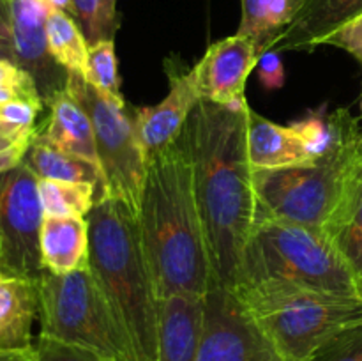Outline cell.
<instances>
[{
    "mask_svg": "<svg viewBox=\"0 0 362 361\" xmlns=\"http://www.w3.org/2000/svg\"><path fill=\"white\" fill-rule=\"evenodd\" d=\"M247 110L246 98L233 105L200 101L184 126L214 282L230 290L239 280L257 216Z\"/></svg>",
    "mask_w": 362,
    "mask_h": 361,
    "instance_id": "6da1fadb",
    "label": "cell"
},
{
    "mask_svg": "<svg viewBox=\"0 0 362 361\" xmlns=\"http://www.w3.org/2000/svg\"><path fill=\"white\" fill-rule=\"evenodd\" d=\"M138 225L159 299L172 294L207 296L216 282L186 131L148 156Z\"/></svg>",
    "mask_w": 362,
    "mask_h": 361,
    "instance_id": "7a4b0ae2",
    "label": "cell"
},
{
    "mask_svg": "<svg viewBox=\"0 0 362 361\" xmlns=\"http://www.w3.org/2000/svg\"><path fill=\"white\" fill-rule=\"evenodd\" d=\"M87 219L88 268L119 326L127 361H158L159 296L138 212L105 195Z\"/></svg>",
    "mask_w": 362,
    "mask_h": 361,
    "instance_id": "3957f363",
    "label": "cell"
},
{
    "mask_svg": "<svg viewBox=\"0 0 362 361\" xmlns=\"http://www.w3.org/2000/svg\"><path fill=\"white\" fill-rule=\"evenodd\" d=\"M286 361H313L331 340L362 324V297L258 280L232 289Z\"/></svg>",
    "mask_w": 362,
    "mask_h": 361,
    "instance_id": "277c9868",
    "label": "cell"
},
{
    "mask_svg": "<svg viewBox=\"0 0 362 361\" xmlns=\"http://www.w3.org/2000/svg\"><path fill=\"white\" fill-rule=\"evenodd\" d=\"M258 280H283L322 292L362 297L349 262L327 230L260 211L255 216L237 285Z\"/></svg>",
    "mask_w": 362,
    "mask_h": 361,
    "instance_id": "5b68a950",
    "label": "cell"
},
{
    "mask_svg": "<svg viewBox=\"0 0 362 361\" xmlns=\"http://www.w3.org/2000/svg\"><path fill=\"white\" fill-rule=\"evenodd\" d=\"M362 173V133L320 159L288 168L255 170L257 211L300 225L327 229Z\"/></svg>",
    "mask_w": 362,
    "mask_h": 361,
    "instance_id": "8992f818",
    "label": "cell"
},
{
    "mask_svg": "<svg viewBox=\"0 0 362 361\" xmlns=\"http://www.w3.org/2000/svg\"><path fill=\"white\" fill-rule=\"evenodd\" d=\"M39 319L41 335L127 361L119 326L88 265L67 275L42 271Z\"/></svg>",
    "mask_w": 362,
    "mask_h": 361,
    "instance_id": "52a82bcc",
    "label": "cell"
},
{
    "mask_svg": "<svg viewBox=\"0 0 362 361\" xmlns=\"http://www.w3.org/2000/svg\"><path fill=\"white\" fill-rule=\"evenodd\" d=\"M66 91L90 117L105 195L119 198L138 212L148 154L141 144L133 112L127 110V103L120 105L95 91L80 74L69 73Z\"/></svg>",
    "mask_w": 362,
    "mask_h": 361,
    "instance_id": "ba28073f",
    "label": "cell"
},
{
    "mask_svg": "<svg viewBox=\"0 0 362 361\" xmlns=\"http://www.w3.org/2000/svg\"><path fill=\"white\" fill-rule=\"evenodd\" d=\"M45 219L39 179L27 165L0 172V271L39 280L41 225Z\"/></svg>",
    "mask_w": 362,
    "mask_h": 361,
    "instance_id": "9c48e42d",
    "label": "cell"
},
{
    "mask_svg": "<svg viewBox=\"0 0 362 361\" xmlns=\"http://www.w3.org/2000/svg\"><path fill=\"white\" fill-rule=\"evenodd\" d=\"M197 361H286L233 290L214 283L205 296V326Z\"/></svg>",
    "mask_w": 362,
    "mask_h": 361,
    "instance_id": "30bf717a",
    "label": "cell"
},
{
    "mask_svg": "<svg viewBox=\"0 0 362 361\" xmlns=\"http://www.w3.org/2000/svg\"><path fill=\"white\" fill-rule=\"evenodd\" d=\"M14 62L23 67L39 88L42 103L64 91L67 73L52 59L46 41V21L52 7L46 0H9Z\"/></svg>",
    "mask_w": 362,
    "mask_h": 361,
    "instance_id": "8fae6325",
    "label": "cell"
},
{
    "mask_svg": "<svg viewBox=\"0 0 362 361\" xmlns=\"http://www.w3.org/2000/svg\"><path fill=\"white\" fill-rule=\"evenodd\" d=\"M258 59L257 45L246 35L233 34L212 42L191 69L202 101L233 105L246 98V81Z\"/></svg>",
    "mask_w": 362,
    "mask_h": 361,
    "instance_id": "7c38bea8",
    "label": "cell"
},
{
    "mask_svg": "<svg viewBox=\"0 0 362 361\" xmlns=\"http://www.w3.org/2000/svg\"><path fill=\"white\" fill-rule=\"evenodd\" d=\"M166 74L170 78V91L163 101L154 106L131 108L141 144L148 156L172 144L182 133L187 119L202 101L193 71L180 69V66L170 60L166 62Z\"/></svg>",
    "mask_w": 362,
    "mask_h": 361,
    "instance_id": "4fadbf2b",
    "label": "cell"
},
{
    "mask_svg": "<svg viewBox=\"0 0 362 361\" xmlns=\"http://www.w3.org/2000/svg\"><path fill=\"white\" fill-rule=\"evenodd\" d=\"M205 326V296L172 294L159 299L158 361H197Z\"/></svg>",
    "mask_w": 362,
    "mask_h": 361,
    "instance_id": "5bb4252c",
    "label": "cell"
},
{
    "mask_svg": "<svg viewBox=\"0 0 362 361\" xmlns=\"http://www.w3.org/2000/svg\"><path fill=\"white\" fill-rule=\"evenodd\" d=\"M362 16V0H306L272 52H311Z\"/></svg>",
    "mask_w": 362,
    "mask_h": 361,
    "instance_id": "9a60e30c",
    "label": "cell"
},
{
    "mask_svg": "<svg viewBox=\"0 0 362 361\" xmlns=\"http://www.w3.org/2000/svg\"><path fill=\"white\" fill-rule=\"evenodd\" d=\"M39 317V280L0 271V349H28Z\"/></svg>",
    "mask_w": 362,
    "mask_h": 361,
    "instance_id": "2e32d148",
    "label": "cell"
},
{
    "mask_svg": "<svg viewBox=\"0 0 362 361\" xmlns=\"http://www.w3.org/2000/svg\"><path fill=\"white\" fill-rule=\"evenodd\" d=\"M49 113L39 134L60 151L99 166L94 130L83 106L64 88L48 103Z\"/></svg>",
    "mask_w": 362,
    "mask_h": 361,
    "instance_id": "e0dca14e",
    "label": "cell"
},
{
    "mask_svg": "<svg viewBox=\"0 0 362 361\" xmlns=\"http://www.w3.org/2000/svg\"><path fill=\"white\" fill-rule=\"evenodd\" d=\"M247 154L253 170L288 168L311 161L299 133L247 110Z\"/></svg>",
    "mask_w": 362,
    "mask_h": 361,
    "instance_id": "ac0fdd59",
    "label": "cell"
},
{
    "mask_svg": "<svg viewBox=\"0 0 362 361\" xmlns=\"http://www.w3.org/2000/svg\"><path fill=\"white\" fill-rule=\"evenodd\" d=\"M39 246L45 271L53 275H67L76 269L87 268V216H45Z\"/></svg>",
    "mask_w": 362,
    "mask_h": 361,
    "instance_id": "d6986e66",
    "label": "cell"
},
{
    "mask_svg": "<svg viewBox=\"0 0 362 361\" xmlns=\"http://www.w3.org/2000/svg\"><path fill=\"white\" fill-rule=\"evenodd\" d=\"M23 165H27L37 179L92 183L99 188L101 197L105 195V179L99 166L53 147L39 134V130L25 154Z\"/></svg>",
    "mask_w": 362,
    "mask_h": 361,
    "instance_id": "ffe728a7",
    "label": "cell"
},
{
    "mask_svg": "<svg viewBox=\"0 0 362 361\" xmlns=\"http://www.w3.org/2000/svg\"><path fill=\"white\" fill-rule=\"evenodd\" d=\"M240 16L237 34L246 35L257 45L258 55L269 52L276 39L285 32L303 9L306 0H240Z\"/></svg>",
    "mask_w": 362,
    "mask_h": 361,
    "instance_id": "44dd1931",
    "label": "cell"
},
{
    "mask_svg": "<svg viewBox=\"0 0 362 361\" xmlns=\"http://www.w3.org/2000/svg\"><path fill=\"white\" fill-rule=\"evenodd\" d=\"M46 41L52 59L67 73L83 76L88 57V41L69 13L52 11L46 21Z\"/></svg>",
    "mask_w": 362,
    "mask_h": 361,
    "instance_id": "7402d4cb",
    "label": "cell"
},
{
    "mask_svg": "<svg viewBox=\"0 0 362 361\" xmlns=\"http://www.w3.org/2000/svg\"><path fill=\"white\" fill-rule=\"evenodd\" d=\"M325 230L349 262L362 292V173L354 193Z\"/></svg>",
    "mask_w": 362,
    "mask_h": 361,
    "instance_id": "603a6c76",
    "label": "cell"
},
{
    "mask_svg": "<svg viewBox=\"0 0 362 361\" xmlns=\"http://www.w3.org/2000/svg\"><path fill=\"white\" fill-rule=\"evenodd\" d=\"M39 195L45 216H87L101 198L92 183L39 179Z\"/></svg>",
    "mask_w": 362,
    "mask_h": 361,
    "instance_id": "cb8c5ba5",
    "label": "cell"
},
{
    "mask_svg": "<svg viewBox=\"0 0 362 361\" xmlns=\"http://www.w3.org/2000/svg\"><path fill=\"white\" fill-rule=\"evenodd\" d=\"M83 78L95 91L105 94L106 98L115 103L126 105L120 92L119 62H117L115 42L113 39H103L88 46L87 66H85Z\"/></svg>",
    "mask_w": 362,
    "mask_h": 361,
    "instance_id": "d4e9b609",
    "label": "cell"
},
{
    "mask_svg": "<svg viewBox=\"0 0 362 361\" xmlns=\"http://www.w3.org/2000/svg\"><path fill=\"white\" fill-rule=\"evenodd\" d=\"M16 99L41 101V94L34 78L14 60H0V105Z\"/></svg>",
    "mask_w": 362,
    "mask_h": 361,
    "instance_id": "484cf974",
    "label": "cell"
},
{
    "mask_svg": "<svg viewBox=\"0 0 362 361\" xmlns=\"http://www.w3.org/2000/svg\"><path fill=\"white\" fill-rule=\"evenodd\" d=\"M37 127H20L0 120V172L23 163Z\"/></svg>",
    "mask_w": 362,
    "mask_h": 361,
    "instance_id": "4316f807",
    "label": "cell"
},
{
    "mask_svg": "<svg viewBox=\"0 0 362 361\" xmlns=\"http://www.w3.org/2000/svg\"><path fill=\"white\" fill-rule=\"evenodd\" d=\"M39 361H115L87 347L39 335L34 343Z\"/></svg>",
    "mask_w": 362,
    "mask_h": 361,
    "instance_id": "83f0119b",
    "label": "cell"
},
{
    "mask_svg": "<svg viewBox=\"0 0 362 361\" xmlns=\"http://www.w3.org/2000/svg\"><path fill=\"white\" fill-rule=\"evenodd\" d=\"M313 361H362V324L331 340Z\"/></svg>",
    "mask_w": 362,
    "mask_h": 361,
    "instance_id": "f1b7e54d",
    "label": "cell"
},
{
    "mask_svg": "<svg viewBox=\"0 0 362 361\" xmlns=\"http://www.w3.org/2000/svg\"><path fill=\"white\" fill-rule=\"evenodd\" d=\"M45 108V103L16 99L0 105V120L20 127H35V119Z\"/></svg>",
    "mask_w": 362,
    "mask_h": 361,
    "instance_id": "f546056e",
    "label": "cell"
},
{
    "mask_svg": "<svg viewBox=\"0 0 362 361\" xmlns=\"http://www.w3.org/2000/svg\"><path fill=\"white\" fill-rule=\"evenodd\" d=\"M71 16L83 30L88 45L101 41L99 38V0H73Z\"/></svg>",
    "mask_w": 362,
    "mask_h": 361,
    "instance_id": "4dcf8cb0",
    "label": "cell"
},
{
    "mask_svg": "<svg viewBox=\"0 0 362 361\" xmlns=\"http://www.w3.org/2000/svg\"><path fill=\"white\" fill-rule=\"evenodd\" d=\"M258 80L264 85L267 91H278L285 85V66H283V59L278 52L262 53L258 59Z\"/></svg>",
    "mask_w": 362,
    "mask_h": 361,
    "instance_id": "1f68e13d",
    "label": "cell"
},
{
    "mask_svg": "<svg viewBox=\"0 0 362 361\" xmlns=\"http://www.w3.org/2000/svg\"><path fill=\"white\" fill-rule=\"evenodd\" d=\"M327 45L345 50L362 67V16L357 18L350 25H346L345 28H341L338 34L332 35Z\"/></svg>",
    "mask_w": 362,
    "mask_h": 361,
    "instance_id": "d6a6232c",
    "label": "cell"
},
{
    "mask_svg": "<svg viewBox=\"0 0 362 361\" xmlns=\"http://www.w3.org/2000/svg\"><path fill=\"white\" fill-rule=\"evenodd\" d=\"M14 60L13 27L9 0H0V60Z\"/></svg>",
    "mask_w": 362,
    "mask_h": 361,
    "instance_id": "836d02e7",
    "label": "cell"
},
{
    "mask_svg": "<svg viewBox=\"0 0 362 361\" xmlns=\"http://www.w3.org/2000/svg\"><path fill=\"white\" fill-rule=\"evenodd\" d=\"M99 38L113 39L119 28L117 0H99Z\"/></svg>",
    "mask_w": 362,
    "mask_h": 361,
    "instance_id": "e575fe53",
    "label": "cell"
},
{
    "mask_svg": "<svg viewBox=\"0 0 362 361\" xmlns=\"http://www.w3.org/2000/svg\"><path fill=\"white\" fill-rule=\"evenodd\" d=\"M0 361H39L35 354L34 345L28 349H13L2 350L0 349Z\"/></svg>",
    "mask_w": 362,
    "mask_h": 361,
    "instance_id": "d590c367",
    "label": "cell"
},
{
    "mask_svg": "<svg viewBox=\"0 0 362 361\" xmlns=\"http://www.w3.org/2000/svg\"><path fill=\"white\" fill-rule=\"evenodd\" d=\"M46 2L52 7V11H64L69 14L73 11V0H46Z\"/></svg>",
    "mask_w": 362,
    "mask_h": 361,
    "instance_id": "8d00e7d4",
    "label": "cell"
},
{
    "mask_svg": "<svg viewBox=\"0 0 362 361\" xmlns=\"http://www.w3.org/2000/svg\"><path fill=\"white\" fill-rule=\"evenodd\" d=\"M361 119H362V96H361Z\"/></svg>",
    "mask_w": 362,
    "mask_h": 361,
    "instance_id": "74e56055",
    "label": "cell"
}]
</instances>
